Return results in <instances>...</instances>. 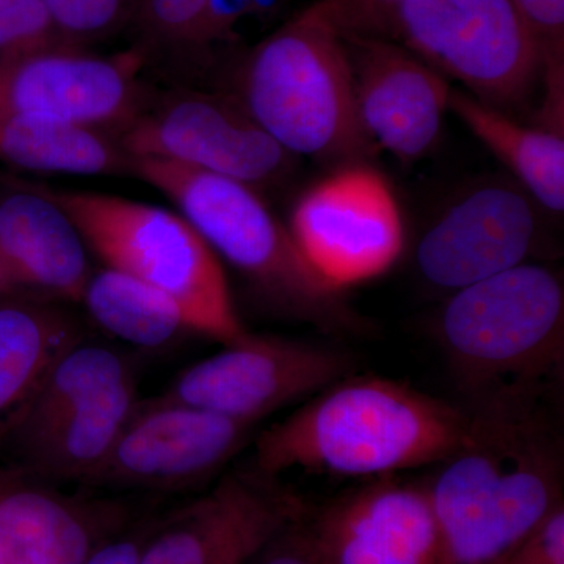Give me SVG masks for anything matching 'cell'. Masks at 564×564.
Returning <instances> with one entry per match:
<instances>
[{"label": "cell", "mask_w": 564, "mask_h": 564, "mask_svg": "<svg viewBox=\"0 0 564 564\" xmlns=\"http://www.w3.org/2000/svg\"><path fill=\"white\" fill-rule=\"evenodd\" d=\"M555 399L464 408L466 433L425 481L441 564H488L510 554L563 505V436Z\"/></svg>", "instance_id": "1"}, {"label": "cell", "mask_w": 564, "mask_h": 564, "mask_svg": "<svg viewBox=\"0 0 564 564\" xmlns=\"http://www.w3.org/2000/svg\"><path fill=\"white\" fill-rule=\"evenodd\" d=\"M466 426L459 403L388 378L348 375L258 434L254 470L273 478L292 469L389 477L440 464Z\"/></svg>", "instance_id": "2"}, {"label": "cell", "mask_w": 564, "mask_h": 564, "mask_svg": "<svg viewBox=\"0 0 564 564\" xmlns=\"http://www.w3.org/2000/svg\"><path fill=\"white\" fill-rule=\"evenodd\" d=\"M436 339L462 406L555 399L564 369L562 278L525 262L466 285L437 315Z\"/></svg>", "instance_id": "3"}, {"label": "cell", "mask_w": 564, "mask_h": 564, "mask_svg": "<svg viewBox=\"0 0 564 564\" xmlns=\"http://www.w3.org/2000/svg\"><path fill=\"white\" fill-rule=\"evenodd\" d=\"M239 91L237 101L291 155L348 165L373 152L356 115L337 0H315L256 44Z\"/></svg>", "instance_id": "4"}, {"label": "cell", "mask_w": 564, "mask_h": 564, "mask_svg": "<svg viewBox=\"0 0 564 564\" xmlns=\"http://www.w3.org/2000/svg\"><path fill=\"white\" fill-rule=\"evenodd\" d=\"M128 170L172 199L215 254L282 313L328 334L369 329L344 293L304 261L289 229L251 185L158 158L128 155Z\"/></svg>", "instance_id": "5"}, {"label": "cell", "mask_w": 564, "mask_h": 564, "mask_svg": "<svg viewBox=\"0 0 564 564\" xmlns=\"http://www.w3.org/2000/svg\"><path fill=\"white\" fill-rule=\"evenodd\" d=\"M345 28L400 44L478 101L507 113L543 76L540 52L508 0H337Z\"/></svg>", "instance_id": "6"}, {"label": "cell", "mask_w": 564, "mask_h": 564, "mask_svg": "<svg viewBox=\"0 0 564 564\" xmlns=\"http://www.w3.org/2000/svg\"><path fill=\"white\" fill-rule=\"evenodd\" d=\"M46 193L106 267L172 296L191 333L221 345L247 336L220 258L184 215L107 193Z\"/></svg>", "instance_id": "7"}, {"label": "cell", "mask_w": 564, "mask_h": 564, "mask_svg": "<svg viewBox=\"0 0 564 564\" xmlns=\"http://www.w3.org/2000/svg\"><path fill=\"white\" fill-rule=\"evenodd\" d=\"M288 229L311 269L343 293L383 276L404 248L402 210L391 185L361 162L304 191Z\"/></svg>", "instance_id": "8"}, {"label": "cell", "mask_w": 564, "mask_h": 564, "mask_svg": "<svg viewBox=\"0 0 564 564\" xmlns=\"http://www.w3.org/2000/svg\"><path fill=\"white\" fill-rule=\"evenodd\" d=\"M352 370L350 356L326 345L248 333L195 362L162 399L251 423L310 399Z\"/></svg>", "instance_id": "9"}, {"label": "cell", "mask_w": 564, "mask_h": 564, "mask_svg": "<svg viewBox=\"0 0 564 564\" xmlns=\"http://www.w3.org/2000/svg\"><path fill=\"white\" fill-rule=\"evenodd\" d=\"M118 144L131 158H158L254 185L276 181L291 154L239 101L187 93L122 126Z\"/></svg>", "instance_id": "10"}, {"label": "cell", "mask_w": 564, "mask_h": 564, "mask_svg": "<svg viewBox=\"0 0 564 564\" xmlns=\"http://www.w3.org/2000/svg\"><path fill=\"white\" fill-rule=\"evenodd\" d=\"M302 497L259 473L226 475L159 519L139 564H248L306 510Z\"/></svg>", "instance_id": "11"}, {"label": "cell", "mask_w": 564, "mask_h": 564, "mask_svg": "<svg viewBox=\"0 0 564 564\" xmlns=\"http://www.w3.org/2000/svg\"><path fill=\"white\" fill-rule=\"evenodd\" d=\"M541 209L511 182H486L448 204L415 248L423 280L459 291L530 262L540 240Z\"/></svg>", "instance_id": "12"}, {"label": "cell", "mask_w": 564, "mask_h": 564, "mask_svg": "<svg viewBox=\"0 0 564 564\" xmlns=\"http://www.w3.org/2000/svg\"><path fill=\"white\" fill-rule=\"evenodd\" d=\"M304 524L323 564H441V534L425 481L373 478L321 508Z\"/></svg>", "instance_id": "13"}, {"label": "cell", "mask_w": 564, "mask_h": 564, "mask_svg": "<svg viewBox=\"0 0 564 564\" xmlns=\"http://www.w3.org/2000/svg\"><path fill=\"white\" fill-rule=\"evenodd\" d=\"M140 62L137 54H85L69 43L0 58V111L121 129L139 111Z\"/></svg>", "instance_id": "14"}, {"label": "cell", "mask_w": 564, "mask_h": 564, "mask_svg": "<svg viewBox=\"0 0 564 564\" xmlns=\"http://www.w3.org/2000/svg\"><path fill=\"white\" fill-rule=\"evenodd\" d=\"M345 25V24H344ZM356 115L373 150L413 162L440 140L452 88L400 44L345 28Z\"/></svg>", "instance_id": "15"}, {"label": "cell", "mask_w": 564, "mask_h": 564, "mask_svg": "<svg viewBox=\"0 0 564 564\" xmlns=\"http://www.w3.org/2000/svg\"><path fill=\"white\" fill-rule=\"evenodd\" d=\"M251 423L158 399L139 404L90 484L173 488L220 469L242 448Z\"/></svg>", "instance_id": "16"}, {"label": "cell", "mask_w": 564, "mask_h": 564, "mask_svg": "<svg viewBox=\"0 0 564 564\" xmlns=\"http://www.w3.org/2000/svg\"><path fill=\"white\" fill-rule=\"evenodd\" d=\"M129 522L120 503L63 496L0 475V564H82Z\"/></svg>", "instance_id": "17"}, {"label": "cell", "mask_w": 564, "mask_h": 564, "mask_svg": "<svg viewBox=\"0 0 564 564\" xmlns=\"http://www.w3.org/2000/svg\"><path fill=\"white\" fill-rule=\"evenodd\" d=\"M79 229L44 188L0 196V265L11 285L80 302L91 273Z\"/></svg>", "instance_id": "18"}, {"label": "cell", "mask_w": 564, "mask_h": 564, "mask_svg": "<svg viewBox=\"0 0 564 564\" xmlns=\"http://www.w3.org/2000/svg\"><path fill=\"white\" fill-rule=\"evenodd\" d=\"M448 110L477 137L516 177L541 209L564 210L563 133L541 126H525L499 109L478 101L469 93L454 90Z\"/></svg>", "instance_id": "19"}, {"label": "cell", "mask_w": 564, "mask_h": 564, "mask_svg": "<svg viewBox=\"0 0 564 564\" xmlns=\"http://www.w3.org/2000/svg\"><path fill=\"white\" fill-rule=\"evenodd\" d=\"M139 404L135 381L128 378L65 415L22 454L41 477L91 481Z\"/></svg>", "instance_id": "20"}, {"label": "cell", "mask_w": 564, "mask_h": 564, "mask_svg": "<svg viewBox=\"0 0 564 564\" xmlns=\"http://www.w3.org/2000/svg\"><path fill=\"white\" fill-rule=\"evenodd\" d=\"M77 343L76 326L57 311L29 303L0 306V436L10 432L54 362Z\"/></svg>", "instance_id": "21"}, {"label": "cell", "mask_w": 564, "mask_h": 564, "mask_svg": "<svg viewBox=\"0 0 564 564\" xmlns=\"http://www.w3.org/2000/svg\"><path fill=\"white\" fill-rule=\"evenodd\" d=\"M0 161L41 173L109 174L128 170V155L101 129L0 111Z\"/></svg>", "instance_id": "22"}, {"label": "cell", "mask_w": 564, "mask_h": 564, "mask_svg": "<svg viewBox=\"0 0 564 564\" xmlns=\"http://www.w3.org/2000/svg\"><path fill=\"white\" fill-rule=\"evenodd\" d=\"M132 377L131 367L117 351L77 343L54 362L9 433L25 448L65 415Z\"/></svg>", "instance_id": "23"}, {"label": "cell", "mask_w": 564, "mask_h": 564, "mask_svg": "<svg viewBox=\"0 0 564 564\" xmlns=\"http://www.w3.org/2000/svg\"><path fill=\"white\" fill-rule=\"evenodd\" d=\"M80 302L101 328L137 347H163L191 332L172 296L109 267L91 274Z\"/></svg>", "instance_id": "24"}, {"label": "cell", "mask_w": 564, "mask_h": 564, "mask_svg": "<svg viewBox=\"0 0 564 564\" xmlns=\"http://www.w3.org/2000/svg\"><path fill=\"white\" fill-rule=\"evenodd\" d=\"M518 11L540 52L545 96L541 124L563 128L564 0H508Z\"/></svg>", "instance_id": "25"}, {"label": "cell", "mask_w": 564, "mask_h": 564, "mask_svg": "<svg viewBox=\"0 0 564 564\" xmlns=\"http://www.w3.org/2000/svg\"><path fill=\"white\" fill-rule=\"evenodd\" d=\"M68 43L41 0H0V58Z\"/></svg>", "instance_id": "26"}, {"label": "cell", "mask_w": 564, "mask_h": 564, "mask_svg": "<svg viewBox=\"0 0 564 564\" xmlns=\"http://www.w3.org/2000/svg\"><path fill=\"white\" fill-rule=\"evenodd\" d=\"M289 0H207L191 44L209 46L229 43L239 35V29L250 21L274 17Z\"/></svg>", "instance_id": "27"}, {"label": "cell", "mask_w": 564, "mask_h": 564, "mask_svg": "<svg viewBox=\"0 0 564 564\" xmlns=\"http://www.w3.org/2000/svg\"><path fill=\"white\" fill-rule=\"evenodd\" d=\"M63 39L87 40L113 31L126 11V0H41Z\"/></svg>", "instance_id": "28"}, {"label": "cell", "mask_w": 564, "mask_h": 564, "mask_svg": "<svg viewBox=\"0 0 564 564\" xmlns=\"http://www.w3.org/2000/svg\"><path fill=\"white\" fill-rule=\"evenodd\" d=\"M505 564H564L563 505L516 545Z\"/></svg>", "instance_id": "29"}, {"label": "cell", "mask_w": 564, "mask_h": 564, "mask_svg": "<svg viewBox=\"0 0 564 564\" xmlns=\"http://www.w3.org/2000/svg\"><path fill=\"white\" fill-rule=\"evenodd\" d=\"M207 0H147L148 20L163 39L192 43Z\"/></svg>", "instance_id": "30"}, {"label": "cell", "mask_w": 564, "mask_h": 564, "mask_svg": "<svg viewBox=\"0 0 564 564\" xmlns=\"http://www.w3.org/2000/svg\"><path fill=\"white\" fill-rule=\"evenodd\" d=\"M159 519H143L135 524L129 522L96 545L82 564H139L144 545L158 527Z\"/></svg>", "instance_id": "31"}, {"label": "cell", "mask_w": 564, "mask_h": 564, "mask_svg": "<svg viewBox=\"0 0 564 564\" xmlns=\"http://www.w3.org/2000/svg\"><path fill=\"white\" fill-rule=\"evenodd\" d=\"M304 511L274 534L256 556V564H323L304 524Z\"/></svg>", "instance_id": "32"}, {"label": "cell", "mask_w": 564, "mask_h": 564, "mask_svg": "<svg viewBox=\"0 0 564 564\" xmlns=\"http://www.w3.org/2000/svg\"><path fill=\"white\" fill-rule=\"evenodd\" d=\"M11 288L9 278H7V273L3 272L2 265H0V293L6 291V289Z\"/></svg>", "instance_id": "33"}, {"label": "cell", "mask_w": 564, "mask_h": 564, "mask_svg": "<svg viewBox=\"0 0 564 564\" xmlns=\"http://www.w3.org/2000/svg\"><path fill=\"white\" fill-rule=\"evenodd\" d=\"M507 556H508V554L502 556V558L496 560V562L488 563V564H505V562H507Z\"/></svg>", "instance_id": "34"}]
</instances>
